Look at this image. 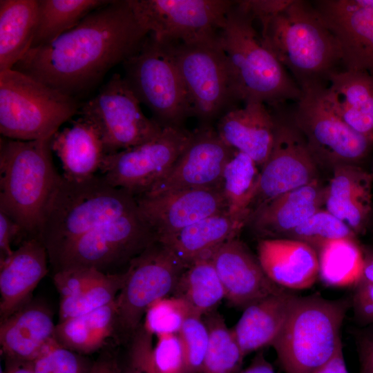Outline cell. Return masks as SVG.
<instances>
[{
    "instance_id": "44",
    "label": "cell",
    "mask_w": 373,
    "mask_h": 373,
    "mask_svg": "<svg viewBox=\"0 0 373 373\" xmlns=\"http://www.w3.org/2000/svg\"><path fill=\"white\" fill-rule=\"evenodd\" d=\"M356 287L352 298L354 313L362 323H373V285L359 282Z\"/></svg>"
},
{
    "instance_id": "25",
    "label": "cell",
    "mask_w": 373,
    "mask_h": 373,
    "mask_svg": "<svg viewBox=\"0 0 373 373\" xmlns=\"http://www.w3.org/2000/svg\"><path fill=\"white\" fill-rule=\"evenodd\" d=\"M55 327L46 307L28 301L1 319V353L7 360L32 363L55 338Z\"/></svg>"
},
{
    "instance_id": "21",
    "label": "cell",
    "mask_w": 373,
    "mask_h": 373,
    "mask_svg": "<svg viewBox=\"0 0 373 373\" xmlns=\"http://www.w3.org/2000/svg\"><path fill=\"white\" fill-rule=\"evenodd\" d=\"M332 171L324 208L356 236L364 233L372 215L373 173L356 164L339 165Z\"/></svg>"
},
{
    "instance_id": "22",
    "label": "cell",
    "mask_w": 373,
    "mask_h": 373,
    "mask_svg": "<svg viewBox=\"0 0 373 373\" xmlns=\"http://www.w3.org/2000/svg\"><path fill=\"white\" fill-rule=\"evenodd\" d=\"M47 249L39 237L25 239L0 261V315L3 318L29 301L48 273Z\"/></svg>"
},
{
    "instance_id": "33",
    "label": "cell",
    "mask_w": 373,
    "mask_h": 373,
    "mask_svg": "<svg viewBox=\"0 0 373 373\" xmlns=\"http://www.w3.org/2000/svg\"><path fill=\"white\" fill-rule=\"evenodd\" d=\"M318 277L326 285H356L361 278L363 251L356 238H341L325 242L317 251Z\"/></svg>"
},
{
    "instance_id": "51",
    "label": "cell",
    "mask_w": 373,
    "mask_h": 373,
    "mask_svg": "<svg viewBox=\"0 0 373 373\" xmlns=\"http://www.w3.org/2000/svg\"><path fill=\"white\" fill-rule=\"evenodd\" d=\"M359 282L373 285V250L363 251V267Z\"/></svg>"
},
{
    "instance_id": "49",
    "label": "cell",
    "mask_w": 373,
    "mask_h": 373,
    "mask_svg": "<svg viewBox=\"0 0 373 373\" xmlns=\"http://www.w3.org/2000/svg\"><path fill=\"white\" fill-rule=\"evenodd\" d=\"M238 373H275L272 365L262 352L257 354L249 365Z\"/></svg>"
},
{
    "instance_id": "28",
    "label": "cell",
    "mask_w": 373,
    "mask_h": 373,
    "mask_svg": "<svg viewBox=\"0 0 373 373\" xmlns=\"http://www.w3.org/2000/svg\"><path fill=\"white\" fill-rule=\"evenodd\" d=\"M51 149L61 161L63 178L72 182L97 175L106 155L97 128L82 117L52 136Z\"/></svg>"
},
{
    "instance_id": "19",
    "label": "cell",
    "mask_w": 373,
    "mask_h": 373,
    "mask_svg": "<svg viewBox=\"0 0 373 373\" xmlns=\"http://www.w3.org/2000/svg\"><path fill=\"white\" fill-rule=\"evenodd\" d=\"M314 6L338 39L345 69L373 75V12L350 0L316 1Z\"/></svg>"
},
{
    "instance_id": "39",
    "label": "cell",
    "mask_w": 373,
    "mask_h": 373,
    "mask_svg": "<svg viewBox=\"0 0 373 373\" xmlns=\"http://www.w3.org/2000/svg\"><path fill=\"white\" fill-rule=\"evenodd\" d=\"M356 236L345 223L327 209L322 208L282 238L304 242L316 251L329 240Z\"/></svg>"
},
{
    "instance_id": "10",
    "label": "cell",
    "mask_w": 373,
    "mask_h": 373,
    "mask_svg": "<svg viewBox=\"0 0 373 373\" xmlns=\"http://www.w3.org/2000/svg\"><path fill=\"white\" fill-rule=\"evenodd\" d=\"M324 88L301 90L291 119L318 165L331 169L359 165L370 153L373 139L356 132L334 113L323 98Z\"/></svg>"
},
{
    "instance_id": "41",
    "label": "cell",
    "mask_w": 373,
    "mask_h": 373,
    "mask_svg": "<svg viewBox=\"0 0 373 373\" xmlns=\"http://www.w3.org/2000/svg\"><path fill=\"white\" fill-rule=\"evenodd\" d=\"M35 373H88L82 354L67 349L52 338L31 363Z\"/></svg>"
},
{
    "instance_id": "52",
    "label": "cell",
    "mask_w": 373,
    "mask_h": 373,
    "mask_svg": "<svg viewBox=\"0 0 373 373\" xmlns=\"http://www.w3.org/2000/svg\"><path fill=\"white\" fill-rule=\"evenodd\" d=\"M3 373H35L31 363L7 360Z\"/></svg>"
},
{
    "instance_id": "6",
    "label": "cell",
    "mask_w": 373,
    "mask_h": 373,
    "mask_svg": "<svg viewBox=\"0 0 373 373\" xmlns=\"http://www.w3.org/2000/svg\"><path fill=\"white\" fill-rule=\"evenodd\" d=\"M350 302L319 294L298 296L286 324L272 344L285 373H314L336 354Z\"/></svg>"
},
{
    "instance_id": "14",
    "label": "cell",
    "mask_w": 373,
    "mask_h": 373,
    "mask_svg": "<svg viewBox=\"0 0 373 373\" xmlns=\"http://www.w3.org/2000/svg\"><path fill=\"white\" fill-rule=\"evenodd\" d=\"M185 269L157 240L133 258L124 272V283L116 298L117 324L125 331H135L153 302L173 294Z\"/></svg>"
},
{
    "instance_id": "8",
    "label": "cell",
    "mask_w": 373,
    "mask_h": 373,
    "mask_svg": "<svg viewBox=\"0 0 373 373\" xmlns=\"http://www.w3.org/2000/svg\"><path fill=\"white\" fill-rule=\"evenodd\" d=\"M162 44L178 70L192 117L200 125L212 126L213 122H218L224 113L237 107L239 101L220 39L201 44Z\"/></svg>"
},
{
    "instance_id": "16",
    "label": "cell",
    "mask_w": 373,
    "mask_h": 373,
    "mask_svg": "<svg viewBox=\"0 0 373 373\" xmlns=\"http://www.w3.org/2000/svg\"><path fill=\"white\" fill-rule=\"evenodd\" d=\"M235 151L216 128L200 125L192 131L189 143L166 175L142 195L220 186L223 170Z\"/></svg>"
},
{
    "instance_id": "7",
    "label": "cell",
    "mask_w": 373,
    "mask_h": 373,
    "mask_svg": "<svg viewBox=\"0 0 373 373\" xmlns=\"http://www.w3.org/2000/svg\"><path fill=\"white\" fill-rule=\"evenodd\" d=\"M77 99L21 72H0V133L22 141L52 137L79 113Z\"/></svg>"
},
{
    "instance_id": "5",
    "label": "cell",
    "mask_w": 373,
    "mask_h": 373,
    "mask_svg": "<svg viewBox=\"0 0 373 373\" xmlns=\"http://www.w3.org/2000/svg\"><path fill=\"white\" fill-rule=\"evenodd\" d=\"M52 137L31 141L1 137L0 211L17 222L27 238L39 237L62 178L52 161Z\"/></svg>"
},
{
    "instance_id": "43",
    "label": "cell",
    "mask_w": 373,
    "mask_h": 373,
    "mask_svg": "<svg viewBox=\"0 0 373 373\" xmlns=\"http://www.w3.org/2000/svg\"><path fill=\"white\" fill-rule=\"evenodd\" d=\"M102 271L93 268H70L54 273L53 283L59 293L60 298L77 294L90 284Z\"/></svg>"
},
{
    "instance_id": "4",
    "label": "cell",
    "mask_w": 373,
    "mask_h": 373,
    "mask_svg": "<svg viewBox=\"0 0 373 373\" xmlns=\"http://www.w3.org/2000/svg\"><path fill=\"white\" fill-rule=\"evenodd\" d=\"M254 20L241 1H235L220 35L238 101H258L273 107L297 102L300 88L265 46Z\"/></svg>"
},
{
    "instance_id": "20",
    "label": "cell",
    "mask_w": 373,
    "mask_h": 373,
    "mask_svg": "<svg viewBox=\"0 0 373 373\" xmlns=\"http://www.w3.org/2000/svg\"><path fill=\"white\" fill-rule=\"evenodd\" d=\"M216 129L227 146L249 156L261 169L273 148L276 119L265 104L249 101L224 113Z\"/></svg>"
},
{
    "instance_id": "11",
    "label": "cell",
    "mask_w": 373,
    "mask_h": 373,
    "mask_svg": "<svg viewBox=\"0 0 373 373\" xmlns=\"http://www.w3.org/2000/svg\"><path fill=\"white\" fill-rule=\"evenodd\" d=\"M140 23L155 39L186 44L219 40L235 1L128 0Z\"/></svg>"
},
{
    "instance_id": "24",
    "label": "cell",
    "mask_w": 373,
    "mask_h": 373,
    "mask_svg": "<svg viewBox=\"0 0 373 373\" xmlns=\"http://www.w3.org/2000/svg\"><path fill=\"white\" fill-rule=\"evenodd\" d=\"M257 257L268 278L284 289L309 288L318 277L316 250L288 238L260 239Z\"/></svg>"
},
{
    "instance_id": "50",
    "label": "cell",
    "mask_w": 373,
    "mask_h": 373,
    "mask_svg": "<svg viewBox=\"0 0 373 373\" xmlns=\"http://www.w3.org/2000/svg\"><path fill=\"white\" fill-rule=\"evenodd\" d=\"M88 373H123L113 358H100L91 365Z\"/></svg>"
},
{
    "instance_id": "13",
    "label": "cell",
    "mask_w": 373,
    "mask_h": 373,
    "mask_svg": "<svg viewBox=\"0 0 373 373\" xmlns=\"http://www.w3.org/2000/svg\"><path fill=\"white\" fill-rule=\"evenodd\" d=\"M192 131L184 126L163 127L155 138L106 154L100 173L112 186L135 197L148 193L162 180L189 143Z\"/></svg>"
},
{
    "instance_id": "40",
    "label": "cell",
    "mask_w": 373,
    "mask_h": 373,
    "mask_svg": "<svg viewBox=\"0 0 373 373\" xmlns=\"http://www.w3.org/2000/svg\"><path fill=\"white\" fill-rule=\"evenodd\" d=\"M191 312L186 302L169 296L153 302L144 314V329L157 337L178 334Z\"/></svg>"
},
{
    "instance_id": "45",
    "label": "cell",
    "mask_w": 373,
    "mask_h": 373,
    "mask_svg": "<svg viewBox=\"0 0 373 373\" xmlns=\"http://www.w3.org/2000/svg\"><path fill=\"white\" fill-rule=\"evenodd\" d=\"M23 236L21 227L5 213L0 211V261L12 253L11 245L13 241Z\"/></svg>"
},
{
    "instance_id": "12",
    "label": "cell",
    "mask_w": 373,
    "mask_h": 373,
    "mask_svg": "<svg viewBox=\"0 0 373 373\" xmlns=\"http://www.w3.org/2000/svg\"><path fill=\"white\" fill-rule=\"evenodd\" d=\"M79 113L97 128L106 154L148 142L163 128L144 114L140 102L124 77L117 73L95 97L81 105Z\"/></svg>"
},
{
    "instance_id": "30",
    "label": "cell",
    "mask_w": 373,
    "mask_h": 373,
    "mask_svg": "<svg viewBox=\"0 0 373 373\" xmlns=\"http://www.w3.org/2000/svg\"><path fill=\"white\" fill-rule=\"evenodd\" d=\"M38 19V0L0 1V72L11 70L29 50Z\"/></svg>"
},
{
    "instance_id": "32",
    "label": "cell",
    "mask_w": 373,
    "mask_h": 373,
    "mask_svg": "<svg viewBox=\"0 0 373 373\" xmlns=\"http://www.w3.org/2000/svg\"><path fill=\"white\" fill-rule=\"evenodd\" d=\"M183 299L191 314L203 317L225 298L211 256L198 258L182 272L172 294Z\"/></svg>"
},
{
    "instance_id": "37",
    "label": "cell",
    "mask_w": 373,
    "mask_h": 373,
    "mask_svg": "<svg viewBox=\"0 0 373 373\" xmlns=\"http://www.w3.org/2000/svg\"><path fill=\"white\" fill-rule=\"evenodd\" d=\"M209 332V342L201 373H238L244 354L223 318L216 310L202 317Z\"/></svg>"
},
{
    "instance_id": "54",
    "label": "cell",
    "mask_w": 373,
    "mask_h": 373,
    "mask_svg": "<svg viewBox=\"0 0 373 373\" xmlns=\"http://www.w3.org/2000/svg\"><path fill=\"white\" fill-rule=\"evenodd\" d=\"M123 373H141L140 372L136 370L135 369H133L132 367H129L125 371H123Z\"/></svg>"
},
{
    "instance_id": "35",
    "label": "cell",
    "mask_w": 373,
    "mask_h": 373,
    "mask_svg": "<svg viewBox=\"0 0 373 373\" xmlns=\"http://www.w3.org/2000/svg\"><path fill=\"white\" fill-rule=\"evenodd\" d=\"M111 0H38L37 28L30 48L48 44L77 26Z\"/></svg>"
},
{
    "instance_id": "42",
    "label": "cell",
    "mask_w": 373,
    "mask_h": 373,
    "mask_svg": "<svg viewBox=\"0 0 373 373\" xmlns=\"http://www.w3.org/2000/svg\"><path fill=\"white\" fill-rule=\"evenodd\" d=\"M186 363V373H201L209 342V332L202 317L191 314L180 332Z\"/></svg>"
},
{
    "instance_id": "36",
    "label": "cell",
    "mask_w": 373,
    "mask_h": 373,
    "mask_svg": "<svg viewBox=\"0 0 373 373\" xmlns=\"http://www.w3.org/2000/svg\"><path fill=\"white\" fill-rule=\"evenodd\" d=\"M260 167L247 155L236 151L226 164L220 187L231 213L249 218V207L256 194Z\"/></svg>"
},
{
    "instance_id": "38",
    "label": "cell",
    "mask_w": 373,
    "mask_h": 373,
    "mask_svg": "<svg viewBox=\"0 0 373 373\" xmlns=\"http://www.w3.org/2000/svg\"><path fill=\"white\" fill-rule=\"evenodd\" d=\"M124 272H101L74 296L60 298L59 321L83 315L113 302L124 283Z\"/></svg>"
},
{
    "instance_id": "27",
    "label": "cell",
    "mask_w": 373,
    "mask_h": 373,
    "mask_svg": "<svg viewBox=\"0 0 373 373\" xmlns=\"http://www.w3.org/2000/svg\"><path fill=\"white\" fill-rule=\"evenodd\" d=\"M247 219L228 211L200 220L157 240L187 267L195 260L212 256L227 241L238 238Z\"/></svg>"
},
{
    "instance_id": "3",
    "label": "cell",
    "mask_w": 373,
    "mask_h": 373,
    "mask_svg": "<svg viewBox=\"0 0 373 373\" xmlns=\"http://www.w3.org/2000/svg\"><path fill=\"white\" fill-rule=\"evenodd\" d=\"M265 46L293 76L301 90L325 87L342 62L339 41L312 3L291 0L260 21Z\"/></svg>"
},
{
    "instance_id": "15",
    "label": "cell",
    "mask_w": 373,
    "mask_h": 373,
    "mask_svg": "<svg viewBox=\"0 0 373 373\" xmlns=\"http://www.w3.org/2000/svg\"><path fill=\"white\" fill-rule=\"evenodd\" d=\"M274 115V142L260 169L257 191L249 207V217L277 197L318 179V165L291 117L285 119L280 113Z\"/></svg>"
},
{
    "instance_id": "34",
    "label": "cell",
    "mask_w": 373,
    "mask_h": 373,
    "mask_svg": "<svg viewBox=\"0 0 373 373\" xmlns=\"http://www.w3.org/2000/svg\"><path fill=\"white\" fill-rule=\"evenodd\" d=\"M151 335L144 328L136 334L131 352V367L141 373H186L184 350L179 334L157 337L152 345Z\"/></svg>"
},
{
    "instance_id": "47",
    "label": "cell",
    "mask_w": 373,
    "mask_h": 373,
    "mask_svg": "<svg viewBox=\"0 0 373 373\" xmlns=\"http://www.w3.org/2000/svg\"><path fill=\"white\" fill-rule=\"evenodd\" d=\"M360 373H373V330L363 332L358 336Z\"/></svg>"
},
{
    "instance_id": "17",
    "label": "cell",
    "mask_w": 373,
    "mask_h": 373,
    "mask_svg": "<svg viewBox=\"0 0 373 373\" xmlns=\"http://www.w3.org/2000/svg\"><path fill=\"white\" fill-rule=\"evenodd\" d=\"M156 239L175 233L212 215L228 211L220 186L190 189L135 197Z\"/></svg>"
},
{
    "instance_id": "29",
    "label": "cell",
    "mask_w": 373,
    "mask_h": 373,
    "mask_svg": "<svg viewBox=\"0 0 373 373\" xmlns=\"http://www.w3.org/2000/svg\"><path fill=\"white\" fill-rule=\"evenodd\" d=\"M297 297L285 289L244 309L232 331L245 356L272 345L283 331Z\"/></svg>"
},
{
    "instance_id": "23",
    "label": "cell",
    "mask_w": 373,
    "mask_h": 373,
    "mask_svg": "<svg viewBox=\"0 0 373 373\" xmlns=\"http://www.w3.org/2000/svg\"><path fill=\"white\" fill-rule=\"evenodd\" d=\"M325 186L318 179L288 191L252 213L247 224L261 238H282L324 207Z\"/></svg>"
},
{
    "instance_id": "9",
    "label": "cell",
    "mask_w": 373,
    "mask_h": 373,
    "mask_svg": "<svg viewBox=\"0 0 373 373\" xmlns=\"http://www.w3.org/2000/svg\"><path fill=\"white\" fill-rule=\"evenodd\" d=\"M125 81L162 127H182L191 109L184 84L164 44L149 34L123 64Z\"/></svg>"
},
{
    "instance_id": "1",
    "label": "cell",
    "mask_w": 373,
    "mask_h": 373,
    "mask_svg": "<svg viewBox=\"0 0 373 373\" xmlns=\"http://www.w3.org/2000/svg\"><path fill=\"white\" fill-rule=\"evenodd\" d=\"M39 238L55 272L84 267L107 274L157 240L135 197L102 175L80 182L62 176Z\"/></svg>"
},
{
    "instance_id": "31",
    "label": "cell",
    "mask_w": 373,
    "mask_h": 373,
    "mask_svg": "<svg viewBox=\"0 0 373 373\" xmlns=\"http://www.w3.org/2000/svg\"><path fill=\"white\" fill-rule=\"evenodd\" d=\"M116 299L89 313L69 318L56 325L55 338L64 347L80 354L102 347L117 324Z\"/></svg>"
},
{
    "instance_id": "46",
    "label": "cell",
    "mask_w": 373,
    "mask_h": 373,
    "mask_svg": "<svg viewBox=\"0 0 373 373\" xmlns=\"http://www.w3.org/2000/svg\"><path fill=\"white\" fill-rule=\"evenodd\" d=\"M291 0H245L241 1L255 19L259 21L281 11Z\"/></svg>"
},
{
    "instance_id": "53",
    "label": "cell",
    "mask_w": 373,
    "mask_h": 373,
    "mask_svg": "<svg viewBox=\"0 0 373 373\" xmlns=\"http://www.w3.org/2000/svg\"><path fill=\"white\" fill-rule=\"evenodd\" d=\"M356 8L373 12V0H350Z\"/></svg>"
},
{
    "instance_id": "2",
    "label": "cell",
    "mask_w": 373,
    "mask_h": 373,
    "mask_svg": "<svg viewBox=\"0 0 373 373\" xmlns=\"http://www.w3.org/2000/svg\"><path fill=\"white\" fill-rule=\"evenodd\" d=\"M149 34L128 0H111L52 41L30 48L12 69L77 99L137 52Z\"/></svg>"
},
{
    "instance_id": "18",
    "label": "cell",
    "mask_w": 373,
    "mask_h": 373,
    "mask_svg": "<svg viewBox=\"0 0 373 373\" xmlns=\"http://www.w3.org/2000/svg\"><path fill=\"white\" fill-rule=\"evenodd\" d=\"M211 258L222 283L225 299L234 307L245 309L286 289L268 278L258 257L238 237L222 245L213 253Z\"/></svg>"
},
{
    "instance_id": "26",
    "label": "cell",
    "mask_w": 373,
    "mask_h": 373,
    "mask_svg": "<svg viewBox=\"0 0 373 373\" xmlns=\"http://www.w3.org/2000/svg\"><path fill=\"white\" fill-rule=\"evenodd\" d=\"M323 90L325 102L345 123L373 139V75L363 71H336Z\"/></svg>"
},
{
    "instance_id": "48",
    "label": "cell",
    "mask_w": 373,
    "mask_h": 373,
    "mask_svg": "<svg viewBox=\"0 0 373 373\" xmlns=\"http://www.w3.org/2000/svg\"><path fill=\"white\" fill-rule=\"evenodd\" d=\"M314 373H350L345 361L343 346H340L334 356Z\"/></svg>"
}]
</instances>
